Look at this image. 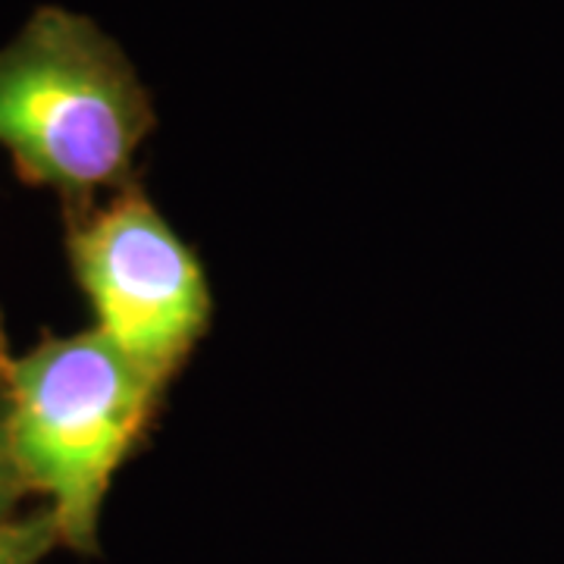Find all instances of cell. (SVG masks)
Here are the masks:
<instances>
[{"mask_svg":"<svg viewBox=\"0 0 564 564\" xmlns=\"http://www.w3.org/2000/svg\"><path fill=\"white\" fill-rule=\"evenodd\" d=\"M158 113L132 61L101 25L39 7L0 47V148L25 185L76 220L135 180Z\"/></svg>","mask_w":564,"mask_h":564,"instance_id":"obj_1","label":"cell"},{"mask_svg":"<svg viewBox=\"0 0 564 564\" xmlns=\"http://www.w3.org/2000/svg\"><path fill=\"white\" fill-rule=\"evenodd\" d=\"M22 477L57 518L61 549L101 552V511L122 464L148 443L166 389L95 326L44 333L0 364Z\"/></svg>","mask_w":564,"mask_h":564,"instance_id":"obj_2","label":"cell"},{"mask_svg":"<svg viewBox=\"0 0 564 564\" xmlns=\"http://www.w3.org/2000/svg\"><path fill=\"white\" fill-rule=\"evenodd\" d=\"M63 226L69 273L88 302L91 326L170 389L214 317L202 258L141 182Z\"/></svg>","mask_w":564,"mask_h":564,"instance_id":"obj_3","label":"cell"},{"mask_svg":"<svg viewBox=\"0 0 564 564\" xmlns=\"http://www.w3.org/2000/svg\"><path fill=\"white\" fill-rule=\"evenodd\" d=\"M54 549H61V530L47 505L0 524V564H41Z\"/></svg>","mask_w":564,"mask_h":564,"instance_id":"obj_4","label":"cell"},{"mask_svg":"<svg viewBox=\"0 0 564 564\" xmlns=\"http://www.w3.org/2000/svg\"><path fill=\"white\" fill-rule=\"evenodd\" d=\"M32 499V489L22 477L17 452H13V436H10V402L7 389L0 380V524L20 518V505Z\"/></svg>","mask_w":564,"mask_h":564,"instance_id":"obj_5","label":"cell"},{"mask_svg":"<svg viewBox=\"0 0 564 564\" xmlns=\"http://www.w3.org/2000/svg\"><path fill=\"white\" fill-rule=\"evenodd\" d=\"M13 351H10V339H7V321H3V307H0V364L7 361Z\"/></svg>","mask_w":564,"mask_h":564,"instance_id":"obj_6","label":"cell"}]
</instances>
